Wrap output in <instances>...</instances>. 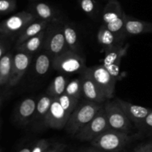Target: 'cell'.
I'll return each mask as SVG.
<instances>
[{
    "mask_svg": "<svg viewBox=\"0 0 152 152\" xmlns=\"http://www.w3.org/2000/svg\"><path fill=\"white\" fill-rule=\"evenodd\" d=\"M103 106L101 103L88 100L78 104L68 119L65 126L67 132L72 136H75L76 134L88 123Z\"/></svg>",
    "mask_w": 152,
    "mask_h": 152,
    "instance_id": "6da1fadb",
    "label": "cell"
},
{
    "mask_svg": "<svg viewBox=\"0 0 152 152\" xmlns=\"http://www.w3.org/2000/svg\"><path fill=\"white\" fill-rule=\"evenodd\" d=\"M129 134L109 129L91 142L95 148L107 152L120 151L132 140Z\"/></svg>",
    "mask_w": 152,
    "mask_h": 152,
    "instance_id": "7a4b0ae2",
    "label": "cell"
},
{
    "mask_svg": "<svg viewBox=\"0 0 152 152\" xmlns=\"http://www.w3.org/2000/svg\"><path fill=\"white\" fill-rule=\"evenodd\" d=\"M37 17L29 10H22L3 20L0 25L1 37L13 39L18 37L29 24L37 20Z\"/></svg>",
    "mask_w": 152,
    "mask_h": 152,
    "instance_id": "3957f363",
    "label": "cell"
},
{
    "mask_svg": "<svg viewBox=\"0 0 152 152\" xmlns=\"http://www.w3.org/2000/svg\"><path fill=\"white\" fill-rule=\"evenodd\" d=\"M52 68L63 74H81L87 68L86 59L70 49L53 58Z\"/></svg>",
    "mask_w": 152,
    "mask_h": 152,
    "instance_id": "277c9868",
    "label": "cell"
},
{
    "mask_svg": "<svg viewBox=\"0 0 152 152\" xmlns=\"http://www.w3.org/2000/svg\"><path fill=\"white\" fill-rule=\"evenodd\" d=\"M63 23H49L45 30L43 49L53 57L68 49L63 33Z\"/></svg>",
    "mask_w": 152,
    "mask_h": 152,
    "instance_id": "5b68a950",
    "label": "cell"
},
{
    "mask_svg": "<svg viewBox=\"0 0 152 152\" xmlns=\"http://www.w3.org/2000/svg\"><path fill=\"white\" fill-rule=\"evenodd\" d=\"M109 129L111 128L108 124L106 113L103 106L96 115L84 127L82 128L74 137L81 141L91 142L93 140Z\"/></svg>",
    "mask_w": 152,
    "mask_h": 152,
    "instance_id": "8992f818",
    "label": "cell"
},
{
    "mask_svg": "<svg viewBox=\"0 0 152 152\" xmlns=\"http://www.w3.org/2000/svg\"><path fill=\"white\" fill-rule=\"evenodd\" d=\"M110 128L119 132L130 134L133 123L127 117L117 101L107 102L104 105Z\"/></svg>",
    "mask_w": 152,
    "mask_h": 152,
    "instance_id": "52a82bcc",
    "label": "cell"
},
{
    "mask_svg": "<svg viewBox=\"0 0 152 152\" xmlns=\"http://www.w3.org/2000/svg\"><path fill=\"white\" fill-rule=\"evenodd\" d=\"M129 48V43L123 42L104 50L105 55L102 65H103L110 74L117 80H120V77L121 61L127 54Z\"/></svg>",
    "mask_w": 152,
    "mask_h": 152,
    "instance_id": "ba28073f",
    "label": "cell"
},
{
    "mask_svg": "<svg viewBox=\"0 0 152 152\" xmlns=\"http://www.w3.org/2000/svg\"><path fill=\"white\" fill-rule=\"evenodd\" d=\"M88 71L94 80L100 88L106 99H112L115 93L117 79L114 78L102 64L88 68Z\"/></svg>",
    "mask_w": 152,
    "mask_h": 152,
    "instance_id": "9c48e42d",
    "label": "cell"
},
{
    "mask_svg": "<svg viewBox=\"0 0 152 152\" xmlns=\"http://www.w3.org/2000/svg\"><path fill=\"white\" fill-rule=\"evenodd\" d=\"M80 78L82 80V96L86 100L101 104L108 100L100 88L90 75L88 68L82 73Z\"/></svg>",
    "mask_w": 152,
    "mask_h": 152,
    "instance_id": "30bf717a",
    "label": "cell"
},
{
    "mask_svg": "<svg viewBox=\"0 0 152 152\" xmlns=\"http://www.w3.org/2000/svg\"><path fill=\"white\" fill-rule=\"evenodd\" d=\"M70 116L71 114L64 109L57 98H54L46 116L45 126L53 129H62L66 126Z\"/></svg>",
    "mask_w": 152,
    "mask_h": 152,
    "instance_id": "8fae6325",
    "label": "cell"
},
{
    "mask_svg": "<svg viewBox=\"0 0 152 152\" xmlns=\"http://www.w3.org/2000/svg\"><path fill=\"white\" fill-rule=\"evenodd\" d=\"M32 56L33 55L21 51H16V53H14L13 70L8 87L16 86L20 82L31 65Z\"/></svg>",
    "mask_w": 152,
    "mask_h": 152,
    "instance_id": "7c38bea8",
    "label": "cell"
},
{
    "mask_svg": "<svg viewBox=\"0 0 152 152\" xmlns=\"http://www.w3.org/2000/svg\"><path fill=\"white\" fill-rule=\"evenodd\" d=\"M37 100L32 97H27L22 99L15 110L13 119L18 125L22 126H28L31 123L35 114Z\"/></svg>",
    "mask_w": 152,
    "mask_h": 152,
    "instance_id": "4fadbf2b",
    "label": "cell"
},
{
    "mask_svg": "<svg viewBox=\"0 0 152 152\" xmlns=\"http://www.w3.org/2000/svg\"><path fill=\"white\" fill-rule=\"evenodd\" d=\"M29 10L40 20L45 21L48 23H63L59 12L48 3L34 1L30 5Z\"/></svg>",
    "mask_w": 152,
    "mask_h": 152,
    "instance_id": "5bb4252c",
    "label": "cell"
},
{
    "mask_svg": "<svg viewBox=\"0 0 152 152\" xmlns=\"http://www.w3.org/2000/svg\"><path fill=\"white\" fill-rule=\"evenodd\" d=\"M115 100L121 107V108L129 117V120L132 121V123L136 126L137 129L140 127L142 121L152 111L151 108H145L142 105H135V104L125 101L122 99H119V98L116 99Z\"/></svg>",
    "mask_w": 152,
    "mask_h": 152,
    "instance_id": "9a60e30c",
    "label": "cell"
},
{
    "mask_svg": "<svg viewBox=\"0 0 152 152\" xmlns=\"http://www.w3.org/2000/svg\"><path fill=\"white\" fill-rule=\"evenodd\" d=\"M126 38L125 36L118 35L110 31L105 24H102L99 27L96 34L98 43L103 48V50L125 42Z\"/></svg>",
    "mask_w": 152,
    "mask_h": 152,
    "instance_id": "2e32d148",
    "label": "cell"
},
{
    "mask_svg": "<svg viewBox=\"0 0 152 152\" xmlns=\"http://www.w3.org/2000/svg\"><path fill=\"white\" fill-rule=\"evenodd\" d=\"M125 32L127 37L152 34V22L140 20L132 16L126 15Z\"/></svg>",
    "mask_w": 152,
    "mask_h": 152,
    "instance_id": "e0dca14e",
    "label": "cell"
},
{
    "mask_svg": "<svg viewBox=\"0 0 152 152\" xmlns=\"http://www.w3.org/2000/svg\"><path fill=\"white\" fill-rule=\"evenodd\" d=\"M54 98L48 94L42 95L37 99V108H36L35 114L33 119V126L35 129L40 127L41 126H45V120L46 116L48 113L52 102Z\"/></svg>",
    "mask_w": 152,
    "mask_h": 152,
    "instance_id": "ac0fdd59",
    "label": "cell"
},
{
    "mask_svg": "<svg viewBox=\"0 0 152 152\" xmlns=\"http://www.w3.org/2000/svg\"><path fill=\"white\" fill-rule=\"evenodd\" d=\"M45 31H42L38 35L28 39L19 45L16 46V51L24 52L28 54L33 55L38 53L43 49Z\"/></svg>",
    "mask_w": 152,
    "mask_h": 152,
    "instance_id": "d6986e66",
    "label": "cell"
},
{
    "mask_svg": "<svg viewBox=\"0 0 152 152\" xmlns=\"http://www.w3.org/2000/svg\"><path fill=\"white\" fill-rule=\"evenodd\" d=\"M48 25V22L40 20V19H37V20L31 22L17 37V39L16 41V46L19 45L28 39L35 37L42 31H45Z\"/></svg>",
    "mask_w": 152,
    "mask_h": 152,
    "instance_id": "ffe728a7",
    "label": "cell"
},
{
    "mask_svg": "<svg viewBox=\"0 0 152 152\" xmlns=\"http://www.w3.org/2000/svg\"><path fill=\"white\" fill-rule=\"evenodd\" d=\"M125 13L117 0H108L102 12L103 24L108 25L124 16Z\"/></svg>",
    "mask_w": 152,
    "mask_h": 152,
    "instance_id": "44dd1931",
    "label": "cell"
},
{
    "mask_svg": "<svg viewBox=\"0 0 152 152\" xmlns=\"http://www.w3.org/2000/svg\"><path fill=\"white\" fill-rule=\"evenodd\" d=\"M13 55L11 52H7L0 58V86L1 88L8 87L13 70Z\"/></svg>",
    "mask_w": 152,
    "mask_h": 152,
    "instance_id": "7402d4cb",
    "label": "cell"
},
{
    "mask_svg": "<svg viewBox=\"0 0 152 152\" xmlns=\"http://www.w3.org/2000/svg\"><path fill=\"white\" fill-rule=\"evenodd\" d=\"M63 33L68 49L80 53V46L79 34L75 27L70 22H63Z\"/></svg>",
    "mask_w": 152,
    "mask_h": 152,
    "instance_id": "603a6c76",
    "label": "cell"
},
{
    "mask_svg": "<svg viewBox=\"0 0 152 152\" xmlns=\"http://www.w3.org/2000/svg\"><path fill=\"white\" fill-rule=\"evenodd\" d=\"M53 63V56L46 50L39 52L34 64V71L39 76H44L49 71Z\"/></svg>",
    "mask_w": 152,
    "mask_h": 152,
    "instance_id": "cb8c5ba5",
    "label": "cell"
},
{
    "mask_svg": "<svg viewBox=\"0 0 152 152\" xmlns=\"http://www.w3.org/2000/svg\"><path fill=\"white\" fill-rule=\"evenodd\" d=\"M68 82V79L65 74H62L56 76L49 85L47 89V94L53 96V98L59 97L64 94Z\"/></svg>",
    "mask_w": 152,
    "mask_h": 152,
    "instance_id": "d4e9b609",
    "label": "cell"
},
{
    "mask_svg": "<svg viewBox=\"0 0 152 152\" xmlns=\"http://www.w3.org/2000/svg\"><path fill=\"white\" fill-rule=\"evenodd\" d=\"M79 6L83 13L91 18L97 16L99 11V4L96 0H77Z\"/></svg>",
    "mask_w": 152,
    "mask_h": 152,
    "instance_id": "484cf974",
    "label": "cell"
},
{
    "mask_svg": "<svg viewBox=\"0 0 152 152\" xmlns=\"http://www.w3.org/2000/svg\"><path fill=\"white\" fill-rule=\"evenodd\" d=\"M65 94L80 99L82 96L81 78H76L68 82L65 91Z\"/></svg>",
    "mask_w": 152,
    "mask_h": 152,
    "instance_id": "4316f807",
    "label": "cell"
},
{
    "mask_svg": "<svg viewBox=\"0 0 152 152\" xmlns=\"http://www.w3.org/2000/svg\"><path fill=\"white\" fill-rule=\"evenodd\" d=\"M59 100V103L61 104L64 109L67 111L69 114H72L74 110L75 109L76 107L78 105L79 99H76V98L71 97V96H68V95L64 94L61 95L59 97H56Z\"/></svg>",
    "mask_w": 152,
    "mask_h": 152,
    "instance_id": "83f0119b",
    "label": "cell"
},
{
    "mask_svg": "<svg viewBox=\"0 0 152 152\" xmlns=\"http://www.w3.org/2000/svg\"><path fill=\"white\" fill-rule=\"evenodd\" d=\"M16 7V0H0V13L7 15L12 13Z\"/></svg>",
    "mask_w": 152,
    "mask_h": 152,
    "instance_id": "f1b7e54d",
    "label": "cell"
},
{
    "mask_svg": "<svg viewBox=\"0 0 152 152\" xmlns=\"http://www.w3.org/2000/svg\"><path fill=\"white\" fill-rule=\"evenodd\" d=\"M137 129L140 132L152 134V111L145 117V120L142 121V123H141V125Z\"/></svg>",
    "mask_w": 152,
    "mask_h": 152,
    "instance_id": "f546056e",
    "label": "cell"
},
{
    "mask_svg": "<svg viewBox=\"0 0 152 152\" xmlns=\"http://www.w3.org/2000/svg\"><path fill=\"white\" fill-rule=\"evenodd\" d=\"M50 147V144L48 140H40L32 147V152H45Z\"/></svg>",
    "mask_w": 152,
    "mask_h": 152,
    "instance_id": "4dcf8cb0",
    "label": "cell"
},
{
    "mask_svg": "<svg viewBox=\"0 0 152 152\" xmlns=\"http://www.w3.org/2000/svg\"><path fill=\"white\" fill-rule=\"evenodd\" d=\"M9 39L3 38L1 37V42H0V58L2 57L4 54L7 53L10 48V44L8 42Z\"/></svg>",
    "mask_w": 152,
    "mask_h": 152,
    "instance_id": "1f68e13d",
    "label": "cell"
},
{
    "mask_svg": "<svg viewBox=\"0 0 152 152\" xmlns=\"http://www.w3.org/2000/svg\"><path fill=\"white\" fill-rule=\"evenodd\" d=\"M134 152H152V142L140 145L135 149Z\"/></svg>",
    "mask_w": 152,
    "mask_h": 152,
    "instance_id": "d6a6232c",
    "label": "cell"
},
{
    "mask_svg": "<svg viewBox=\"0 0 152 152\" xmlns=\"http://www.w3.org/2000/svg\"><path fill=\"white\" fill-rule=\"evenodd\" d=\"M65 148V145L63 144H55L53 146L50 147L45 152H63Z\"/></svg>",
    "mask_w": 152,
    "mask_h": 152,
    "instance_id": "836d02e7",
    "label": "cell"
},
{
    "mask_svg": "<svg viewBox=\"0 0 152 152\" xmlns=\"http://www.w3.org/2000/svg\"><path fill=\"white\" fill-rule=\"evenodd\" d=\"M19 152H32V147H25L22 148Z\"/></svg>",
    "mask_w": 152,
    "mask_h": 152,
    "instance_id": "e575fe53",
    "label": "cell"
},
{
    "mask_svg": "<svg viewBox=\"0 0 152 152\" xmlns=\"http://www.w3.org/2000/svg\"><path fill=\"white\" fill-rule=\"evenodd\" d=\"M97 150H88V151H87L86 152H102L101 151V150L98 149V148H96Z\"/></svg>",
    "mask_w": 152,
    "mask_h": 152,
    "instance_id": "d590c367",
    "label": "cell"
},
{
    "mask_svg": "<svg viewBox=\"0 0 152 152\" xmlns=\"http://www.w3.org/2000/svg\"><path fill=\"white\" fill-rule=\"evenodd\" d=\"M31 1H38V0H31Z\"/></svg>",
    "mask_w": 152,
    "mask_h": 152,
    "instance_id": "8d00e7d4",
    "label": "cell"
}]
</instances>
